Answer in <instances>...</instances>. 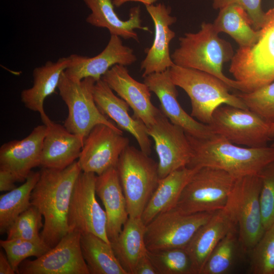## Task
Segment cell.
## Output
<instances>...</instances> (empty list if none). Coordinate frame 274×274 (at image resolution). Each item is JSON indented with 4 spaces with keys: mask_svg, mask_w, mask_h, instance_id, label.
I'll use <instances>...</instances> for the list:
<instances>
[{
    "mask_svg": "<svg viewBox=\"0 0 274 274\" xmlns=\"http://www.w3.org/2000/svg\"><path fill=\"white\" fill-rule=\"evenodd\" d=\"M30 197L44 219L41 236L50 248L70 232L67 216L74 185L82 170L75 161L63 169L43 167Z\"/></svg>",
    "mask_w": 274,
    "mask_h": 274,
    "instance_id": "obj_1",
    "label": "cell"
},
{
    "mask_svg": "<svg viewBox=\"0 0 274 274\" xmlns=\"http://www.w3.org/2000/svg\"><path fill=\"white\" fill-rule=\"evenodd\" d=\"M186 135L193 154L189 167L216 168L236 179L258 174L274 160V148L270 146L242 147L216 134L207 139Z\"/></svg>",
    "mask_w": 274,
    "mask_h": 274,
    "instance_id": "obj_2",
    "label": "cell"
},
{
    "mask_svg": "<svg viewBox=\"0 0 274 274\" xmlns=\"http://www.w3.org/2000/svg\"><path fill=\"white\" fill-rule=\"evenodd\" d=\"M213 24L203 22L195 33L187 32L179 38V45L172 54L174 64L213 75L230 87L239 90V83L226 77L223 64L231 60V45L218 36Z\"/></svg>",
    "mask_w": 274,
    "mask_h": 274,
    "instance_id": "obj_3",
    "label": "cell"
},
{
    "mask_svg": "<svg viewBox=\"0 0 274 274\" xmlns=\"http://www.w3.org/2000/svg\"><path fill=\"white\" fill-rule=\"evenodd\" d=\"M168 71L175 85L190 99L191 116L201 123L209 125L214 111L223 105L248 109L236 94L229 93V86L213 75L175 64Z\"/></svg>",
    "mask_w": 274,
    "mask_h": 274,
    "instance_id": "obj_4",
    "label": "cell"
},
{
    "mask_svg": "<svg viewBox=\"0 0 274 274\" xmlns=\"http://www.w3.org/2000/svg\"><path fill=\"white\" fill-rule=\"evenodd\" d=\"M229 71L242 92H252L274 81V8L265 12L256 42L237 50Z\"/></svg>",
    "mask_w": 274,
    "mask_h": 274,
    "instance_id": "obj_5",
    "label": "cell"
},
{
    "mask_svg": "<svg viewBox=\"0 0 274 274\" xmlns=\"http://www.w3.org/2000/svg\"><path fill=\"white\" fill-rule=\"evenodd\" d=\"M116 168L129 217H141L160 179L158 162L129 145L121 154Z\"/></svg>",
    "mask_w": 274,
    "mask_h": 274,
    "instance_id": "obj_6",
    "label": "cell"
},
{
    "mask_svg": "<svg viewBox=\"0 0 274 274\" xmlns=\"http://www.w3.org/2000/svg\"><path fill=\"white\" fill-rule=\"evenodd\" d=\"M235 180L223 170L200 167L184 187L174 208L186 215L221 210L227 203Z\"/></svg>",
    "mask_w": 274,
    "mask_h": 274,
    "instance_id": "obj_7",
    "label": "cell"
},
{
    "mask_svg": "<svg viewBox=\"0 0 274 274\" xmlns=\"http://www.w3.org/2000/svg\"><path fill=\"white\" fill-rule=\"evenodd\" d=\"M96 82L92 78L73 80L67 77L64 72L58 85L59 95L68 109L64 126L83 141L98 124H103L115 129L121 130L97 106L93 94Z\"/></svg>",
    "mask_w": 274,
    "mask_h": 274,
    "instance_id": "obj_8",
    "label": "cell"
},
{
    "mask_svg": "<svg viewBox=\"0 0 274 274\" xmlns=\"http://www.w3.org/2000/svg\"><path fill=\"white\" fill-rule=\"evenodd\" d=\"M261 187L259 174L236 179L225 206L237 223L238 242L245 252L253 248L265 231L260 203Z\"/></svg>",
    "mask_w": 274,
    "mask_h": 274,
    "instance_id": "obj_9",
    "label": "cell"
},
{
    "mask_svg": "<svg viewBox=\"0 0 274 274\" xmlns=\"http://www.w3.org/2000/svg\"><path fill=\"white\" fill-rule=\"evenodd\" d=\"M270 125L249 109L228 105L218 107L208 125L214 133L230 142L247 147L267 146Z\"/></svg>",
    "mask_w": 274,
    "mask_h": 274,
    "instance_id": "obj_10",
    "label": "cell"
},
{
    "mask_svg": "<svg viewBox=\"0 0 274 274\" xmlns=\"http://www.w3.org/2000/svg\"><path fill=\"white\" fill-rule=\"evenodd\" d=\"M215 212L186 215L173 208L159 214L146 226L145 241L147 250L184 248Z\"/></svg>",
    "mask_w": 274,
    "mask_h": 274,
    "instance_id": "obj_11",
    "label": "cell"
},
{
    "mask_svg": "<svg viewBox=\"0 0 274 274\" xmlns=\"http://www.w3.org/2000/svg\"><path fill=\"white\" fill-rule=\"evenodd\" d=\"M96 175L81 172L74 185L67 216L70 231L93 234L111 244L107 234V218L96 198Z\"/></svg>",
    "mask_w": 274,
    "mask_h": 274,
    "instance_id": "obj_12",
    "label": "cell"
},
{
    "mask_svg": "<svg viewBox=\"0 0 274 274\" xmlns=\"http://www.w3.org/2000/svg\"><path fill=\"white\" fill-rule=\"evenodd\" d=\"M147 132L154 142L160 179L188 166L193 154L186 133L181 127L172 123L161 110L155 122L147 127Z\"/></svg>",
    "mask_w": 274,
    "mask_h": 274,
    "instance_id": "obj_13",
    "label": "cell"
},
{
    "mask_svg": "<svg viewBox=\"0 0 274 274\" xmlns=\"http://www.w3.org/2000/svg\"><path fill=\"white\" fill-rule=\"evenodd\" d=\"M129 139L118 130L103 124L95 126L84 141L78 162L83 172L99 176L116 167L119 157L129 146Z\"/></svg>",
    "mask_w": 274,
    "mask_h": 274,
    "instance_id": "obj_14",
    "label": "cell"
},
{
    "mask_svg": "<svg viewBox=\"0 0 274 274\" xmlns=\"http://www.w3.org/2000/svg\"><path fill=\"white\" fill-rule=\"evenodd\" d=\"M81 234L70 231L53 248L33 260H24L17 273L90 274L83 256Z\"/></svg>",
    "mask_w": 274,
    "mask_h": 274,
    "instance_id": "obj_15",
    "label": "cell"
},
{
    "mask_svg": "<svg viewBox=\"0 0 274 274\" xmlns=\"http://www.w3.org/2000/svg\"><path fill=\"white\" fill-rule=\"evenodd\" d=\"M144 78V83L158 97L160 110L172 123L195 138L207 139L215 134L208 125L194 119L181 106L177 98V86L171 79L168 69L150 74Z\"/></svg>",
    "mask_w": 274,
    "mask_h": 274,
    "instance_id": "obj_16",
    "label": "cell"
},
{
    "mask_svg": "<svg viewBox=\"0 0 274 274\" xmlns=\"http://www.w3.org/2000/svg\"><path fill=\"white\" fill-rule=\"evenodd\" d=\"M69 57L70 63L64 73L77 81L92 78L97 81L114 65H129L137 60L133 49L124 45L121 38L115 35H111L105 49L95 56L74 54Z\"/></svg>",
    "mask_w": 274,
    "mask_h": 274,
    "instance_id": "obj_17",
    "label": "cell"
},
{
    "mask_svg": "<svg viewBox=\"0 0 274 274\" xmlns=\"http://www.w3.org/2000/svg\"><path fill=\"white\" fill-rule=\"evenodd\" d=\"M48 130L43 124L21 140L9 141L0 148V169L9 172L16 182H25L32 169L40 166L43 144Z\"/></svg>",
    "mask_w": 274,
    "mask_h": 274,
    "instance_id": "obj_18",
    "label": "cell"
},
{
    "mask_svg": "<svg viewBox=\"0 0 274 274\" xmlns=\"http://www.w3.org/2000/svg\"><path fill=\"white\" fill-rule=\"evenodd\" d=\"M101 79L132 109L134 117L142 121L147 127L155 122L160 109L151 102L148 86L132 78L126 66L114 65Z\"/></svg>",
    "mask_w": 274,
    "mask_h": 274,
    "instance_id": "obj_19",
    "label": "cell"
},
{
    "mask_svg": "<svg viewBox=\"0 0 274 274\" xmlns=\"http://www.w3.org/2000/svg\"><path fill=\"white\" fill-rule=\"evenodd\" d=\"M145 7L154 25V38L151 46L145 50L146 56L141 63L143 77L164 72L174 65L169 53V44L176 33L170 26L177 21V18L170 15L169 6L159 3Z\"/></svg>",
    "mask_w": 274,
    "mask_h": 274,
    "instance_id": "obj_20",
    "label": "cell"
},
{
    "mask_svg": "<svg viewBox=\"0 0 274 274\" xmlns=\"http://www.w3.org/2000/svg\"><path fill=\"white\" fill-rule=\"evenodd\" d=\"M93 94L100 111L113 120L120 129L130 133L138 142L140 150L150 155L151 141L147 132V127L142 121L130 116L129 105L115 95L101 79L96 82Z\"/></svg>",
    "mask_w": 274,
    "mask_h": 274,
    "instance_id": "obj_21",
    "label": "cell"
},
{
    "mask_svg": "<svg viewBox=\"0 0 274 274\" xmlns=\"http://www.w3.org/2000/svg\"><path fill=\"white\" fill-rule=\"evenodd\" d=\"M237 223L225 207L215 212L201 226L184 247L191 260L193 274H200L213 250L228 232L237 229Z\"/></svg>",
    "mask_w": 274,
    "mask_h": 274,
    "instance_id": "obj_22",
    "label": "cell"
},
{
    "mask_svg": "<svg viewBox=\"0 0 274 274\" xmlns=\"http://www.w3.org/2000/svg\"><path fill=\"white\" fill-rule=\"evenodd\" d=\"M48 130L44 138L41 158L42 167L63 169L79 158L84 141L68 131L48 116L41 118Z\"/></svg>",
    "mask_w": 274,
    "mask_h": 274,
    "instance_id": "obj_23",
    "label": "cell"
},
{
    "mask_svg": "<svg viewBox=\"0 0 274 274\" xmlns=\"http://www.w3.org/2000/svg\"><path fill=\"white\" fill-rule=\"evenodd\" d=\"M96 193L107 215V234L111 243L116 239L129 218L126 199L116 167L97 176Z\"/></svg>",
    "mask_w": 274,
    "mask_h": 274,
    "instance_id": "obj_24",
    "label": "cell"
},
{
    "mask_svg": "<svg viewBox=\"0 0 274 274\" xmlns=\"http://www.w3.org/2000/svg\"><path fill=\"white\" fill-rule=\"evenodd\" d=\"M83 1L91 11L86 19V22L95 27L107 28L111 35L139 42L135 29L151 32L148 27L142 25L141 10L139 6L131 8L128 19L122 20L114 10L113 0Z\"/></svg>",
    "mask_w": 274,
    "mask_h": 274,
    "instance_id": "obj_25",
    "label": "cell"
},
{
    "mask_svg": "<svg viewBox=\"0 0 274 274\" xmlns=\"http://www.w3.org/2000/svg\"><path fill=\"white\" fill-rule=\"evenodd\" d=\"M70 61L69 56L63 57L55 62L48 61L44 65L35 68L32 86L21 93V101L26 108L39 112L41 118L47 116L44 109V101L58 87L61 76Z\"/></svg>",
    "mask_w": 274,
    "mask_h": 274,
    "instance_id": "obj_26",
    "label": "cell"
},
{
    "mask_svg": "<svg viewBox=\"0 0 274 274\" xmlns=\"http://www.w3.org/2000/svg\"><path fill=\"white\" fill-rule=\"evenodd\" d=\"M199 168L186 166L160 179L141 217L146 225L159 214L175 207L184 187Z\"/></svg>",
    "mask_w": 274,
    "mask_h": 274,
    "instance_id": "obj_27",
    "label": "cell"
},
{
    "mask_svg": "<svg viewBox=\"0 0 274 274\" xmlns=\"http://www.w3.org/2000/svg\"><path fill=\"white\" fill-rule=\"evenodd\" d=\"M146 225L141 217H130L123 225L111 247L127 274H134L139 261L147 254L145 241Z\"/></svg>",
    "mask_w": 274,
    "mask_h": 274,
    "instance_id": "obj_28",
    "label": "cell"
},
{
    "mask_svg": "<svg viewBox=\"0 0 274 274\" xmlns=\"http://www.w3.org/2000/svg\"><path fill=\"white\" fill-rule=\"evenodd\" d=\"M213 24L219 33L223 32L229 35L239 48L252 46L259 36V30H255L251 26L252 21L247 12L235 4L220 9Z\"/></svg>",
    "mask_w": 274,
    "mask_h": 274,
    "instance_id": "obj_29",
    "label": "cell"
},
{
    "mask_svg": "<svg viewBox=\"0 0 274 274\" xmlns=\"http://www.w3.org/2000/svg\"><path fill=\"white\" fill-rule=\"evenodd\" d=\"M80 244L90 274H127L111 244L93 234L85 233L81 234Z\"/></svg>",
    "mask_w": 274,
    "mask_h": 274,
    "instance_id": "obj_30",
    "label": "cell"
},
{
    "mask_svg": "<svg viewBox=\"0 0 274 274\" xmlns=\"http://www.w3.org/2000/svg\"><path fill=\"white\" fill-rule=\"evenodd\" d=\"M40 177V172L31 171L22 185L1 195V234L6 232L16 218L31 206V194Z\"/></svg>",
    "mask_w": 274,
    "mask_h": 274,
    "instance_id": "obj_31",
    "label": "cell"
},
{
    "mask_svg": "<svg viewBox=\"0 0 274 274\" xmlns=\"http://www.w3.org/2000/svg\"><path fill=\"white\" fill-rule=\"evenodd\" d=\"M236 230L230 231L220 241L208 258L200 274H226L231 270L239 243Z\"/></svg>",
    "mask_w": 274,
    "mask_h": 274,
    "instance_id": "obj_32",
    "label": "cell"
},
{
    "mask_svg": "<svg viewBox=\"0 0 274 274\" xmlns=\"http://www.w3.org/2000/svg\"><path fill=\"white\" fill-rule=\"evenodd\" d=\"M158 274H193L192 263L184 248L148 251Z\"/></svg>",
    "mask_w": 274,
    "mask_h": 274,
    "instance_id": "obj_33",
    "label": "cell"
},
{
    "mask_svg": "<svg viewBox=\"0 0 274 274\" xmlns=\"http://www.w3.org/2000/svg\"><path fill=\"white\" fill-rule=\"evenodd\" d=\"M250 252V273L274 274V223Z\"/></svg>",
    "mask_w": 274,
    "mask_h": 274,
    "instance_id": "obj_34",
    "label": "cell"
},
{
    "mask_svg": "<svg viewBox=\"0 0 274 274\" xmlns=\"http://www.w3.org/2000/svg\"><path fill=\"white\" fill-rule=\"evenodd\" d=\"M40 211L31 206L22 213L10 225L6 233L8 239L20 238L32 241L43 240L39 231L43 227Z\"/></svg>",
    "mask_w": 274,
    "mask_h": 274,
    "instance_id": "obj_35",
    "label": "cell"
},
{
    "mask_svg": "<svg viewBox=\"0 0 274 274\" xmlns=\"http://www.w3.org/2000/svg\"><path fill=\"white\" fill-rule=\"evenodd\" d=\"M13 269L17 272L20 264L27 258H37L44 255L51 248L43 241H32L20 238L0 241Z\"/></svg>",
    "mask_w": 274,
    "mask_h": 274,
    "instance_id": "obj_36",
    "label": "cell"
},
{
    "mask_svg": "<svg viewBox=\"0 0 274 274\" xmlns=\"http://www.w3.org/2000/svg\"><path fill=\"white\" fill-rule=\"evenodd\" d=\"M236 95L248 109L269 124L274 123V81L252 92Z\"/></svg>",
    "mask_w": 274,
    "mask_h": 274,
    "instance_id": "obj_37",
    "label": "cell"
},
{
    "mask_svg": "<svg viewBox=\"0 0 274 274\" xmlns=\"http://www.w3.org/2000/svg\"><path fill=\"white\" fill-rule=\"evenodd\" d=\"M261 180L260 203L265 230L274 223V160L259 173Z\"/></svg>",
    "mask_w": 274,
    "mask_h": 274,
    "instance_id": "obj_38",
    "label": "cell"
},
{
    "mask_svg": "<svg viewBox=\"0 0 274 274\" xmlns=\"http://www.w3.org/2000/svg\"><path fill=\"white\" fill-rule=\"evenodd\" d=\"M213 7L219 9L230 4L241 6L247 12L255 30H259L265 20V12L261 8V0H213Z\"/></svg>",
    "mask_w": 274,
    "mask_h": 274,
    "instance_id": "obj_39",
    "label": "cell"
},
{
    "mask_svg": "<svg viewBox=\"0 0 274 274\" xmlns=\"http://www.w3.org/2000/svg\"><path fill=\"white\" fill-rule=\"evenodd\" d=\"M134 274H158L148 252L138 262Z\"/></svg>",
    "mask_w": 274,
    "mask_h": 274,
    "instance_id": "obj_40",
    "label": "cell"
},
{
    "mask_svg": "<svg viewBox=\"0 0 274 274\" xmlns=\"http://www.w3.org/2000/svg\"><path fill=\"white\" fill-rule=\"evenodd\" d=\"M16 181L8 171L0 169V191H9L16 188Z\"/></svg>",
    "mask_w": 274,
    "mask_h": 274,
    "instance_id": "obj_41",
    "label": "cell"
},
{
    "mask_svg": "<svg viewBox=\"0 0 274 274\" xmlns=\"http://www.w3.org/2000/svg\"><path fill=\"white\" fill-rule=\"evenodd\" d=\"M7 256L3 252H0V274H15Z\"/></svg>",
    "mask_w": 274,
    "mask_h": 274,
    "instance_id": "obj_42",
    "label": "cell"
},
{
    "mask_svg": "<svg viewBox=\"0 0 274 274\" xmlns=\"http://www.w3.org/2000/svg\"><path fill=\"white\" fill-rule=\"evenodd\" d=\"M158 0H113V4L116 7H120L128 2H139L145 6L153 5Z\"/></svg>",
    "mask_w": 274,
    "mask_h": 274,
    "instance_id": "obj_43",
    "label": "cell"
},
{
    "mask_svg": "<svg viewBox=\"0 0 274 274\" xmlns=\"http://www.w3.org/2000/svg\"><path fill=\"white\" fill-rule=\"evenodd\" d=\"M269 137L271 139H274V123L270 124L269 128Z\"/></svg>",
    "mask_w": 274,
    "mask_h": 274,
    "instance_id": "obj_44",
    "label": "cell"
},
{
    "mask_svg": "<svg viewBox=\"0 0 274 274\" xmlns=\"http://www.w3.org/2000/svg\"><path fill=\"white\" fill-rule=\"evenodd\" d=\"M270 146H271L272 147H273V148H274V139H273V143H272V144L270 145Z\"/></svg>",
    "mask_w": 274,
    "mask_h": 274,
    "instance_id": "obj_45",
    "label": "cell"
}]
</instances>
